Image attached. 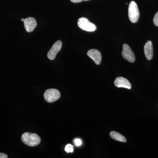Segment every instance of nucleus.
<instances>
[{"instance_id":"nucleus-5","label":"nucleus","mask_w":158,"mask_h":158,"mask_svg":"<svg viewBox=\"0 0 158 158\" xmlns=\"http://www.w3.org/2000/svg\"><path fill=\"white\" fill-rule=\"evenodd\" d=\"M122 56L126 60L130 62H134L135 60V57L132 50L130 48L129 46L124 44L123 46V51Z\"/></svg>"},{"instance_id":"nucleus-14","label":"nucleus","mask_w":158,"mask_h":158,"mask_svg":"<svg viewBox=\"0 0 158 158\" xmlns=\"http://www.w3.org/2000/svg\"><path fill=\"white\" fill-rule=\"evenodd\" d=\"M153 23L155 25L158 27V11L155 15L153 18Z\"/></svg>"},{"instance_id":"nucleus-2","label":"nucleus","mask_w":158,"mask_h":158,"mask_svg":"<svg viewBox=\"0 0 158 158\" xmlns=\"http://www.w3.org/2000/svg\"><path fill=\"white\" fill-rule=\"evenodd\" d=\"M140 16V12L138 6L135 2L131 1L128 8V16L130 20L133 23L138 22Z\"/></svg>"},{"instance_id":"nucleus-17","label":"nucleus","mask_w":158,"mask_h":158,"mask_svg":"<svg viewBox=\"0 0 158 158\" xmlns=\"http://www.w3.org/2000/svg\"><path fill=\"white\" fill-rule=\"evenodd\" d=\"M24 19H22L21 21H22L24 22Z\"/></svg>"},{"instance_id":"nucleus-15","label":"nucleus","mask_w":158,"mask_h":158,"mask_svg":"<svg viewBox=\"0 0 158 158\" xmlns=\"http://www.w3.org/2000/svg\"><path fill=\"white\" fill-rule=\"evenodd\" d=\"M8 155L4 153L0 152V158H8Z\"/></svg>"},{"instance_id":"nucleus-11","label":"nucleus","mask_w":158,"mask_h":158,"mask_svg":"<svg viewBox=\"0 0 158 158\" xmlns=\"http://www.w3.org/2000/svg\"><path fill=\"white\" fill-rule=\"evenodd\" d=\"M110 136L112 139L116 141L124 142V143L127 142V139H126L125 137L117 132L114 131L110 132Z\"/></svg>"},{"instance_id":"nucleus-6","label":"nucleus","mask_w":158,"mask_h":158,"mask_svg":"<svg viewBox=\"0 0 158 158\" xmlns=\"http://www.w3.org/2000/svg\"><path fill=\"white\" fill-rule=\"evenodd\" d=\"M62 47V42L61 40H59L54 43L48 53V58L51 60H53L56 58L57 54L61 50Z\"/></svg>"},{"instance_id":"nucleus-13","label":"nucleus","mask_w":158,"mask_h":158,"mask_svg":"<svg viewBox=\"0 0 158 158\" xmlns=\"http://www.w3.org/2000/svg\"><path fill=\"white\" fill-rule=\"evenodd\" d=\"M74 143L76 146H81L82 144V142L81 139L79 138H76L74 140Z\"/></svg>"},{"instance_id":"nucleus-12","label":"nucleus","mask_w":158,"mask_h":158,"mask_svg":"<svg viewBox=\"0 0 158 158\" xmlns=\"http://www.w3.org/2000/svg\"><path fill=\"white\" fill-rule=\"evenodd\" d=\"M65 151L67 153H72L74 151V146L72 144H68L65 146Z\"/></svg>"},{"instance_id":"nucleus-1","label":"nucleus","mask_w":158,"mask_h":158,"mask_svg":"<svg viewBox=\"0 0 158 158\" xmlns=\"http://www.w3.org/2000/svg\"><path fill=\"white\" fill-rule=\"evenodd\" d=\"M21 140L24 144L30 147L37 146L41 141V138L37 134L29 132L23 134Z\"/></svg>"},{"instance_id":"nucleus-9","label":"nucleus","mask_w":158,"mask_h":158,"mask_svg":"<svg viewBox=\"0 0 158 158\" xmlns=\"http://www.w3.org/2000/svg\"><path fill=\"white\" fill-rule=\"evenodd\" d=\"M114 84L118 88H123L131 89V85L128 80L123 77H118L115 79Z\"/></svg>"},{"instance_id":"nucleus-10","label":"nucleus","mask_w":158,"mask_h":158,"mask_svg":"<svg viewBox=\"0 0 158 158\" xmlns=\"http://www.w3.org/2000/svg\"><path fill=\"white\" fill-rule=\"evenodd\" d=\"M144 52L145 57L148 60H151L152 59L153 56V48L152 42L148 41L144 47Z\"/></svg>"},{"instance_id":"nucleus-16","label":"nucleus","mask_w":158,"mask_h":158,"mask_svg":"<svg viewBox=\"0 0 158 158\" xmlns=\"http://www.w3.org/2000/svg\"><path fill=\"white\" fill-rule=\"evenodd\" d=\"M70 1L72 2L77 3L81 2L82 1H89V0H70Z\"/></svg>"},{"instance_id":"nucleus-4","label":"nucleus","mask_w":158,"mask_h":158,"mask_svg":"<svg viewBox=\"0 0 158 158\" xmlns=\"http://www.w3.org/2000/svg\"><path fill=\"white\" fill-rule=\"evenodd\" d=\"M61 94L59 90L56 89H49L47 90L44 94V99L49 103L56 101L60 98Z\"/></svg>"},{"instance_id":"nucleus-3","label":"nucleus","mask_w":158,"mask_h":158,"mask_svg":"<svg viewBox=\"0 0 158 158\" xmlns=\"http://www.w3.org/2000/svg\"><path fill=\"white\" fill-rule=\"evenodd\" d=\"M77 24L80 28L87 32H94L97 29L95 24L85 17L80 18L78 20Z\"/></svg>"},{"instance_id":"nucleus-8","label":"nucleus","mask_w":158,"mask_h":158,"mask_svg":"<svg viewBox=\"0 0 158 158\" xmlns=\"http://www.w3.org/2000/svg\"><path fill=\"white\" fill-rule=\"evenodd\" d=\"M23 22L26 31L29 33L34 31L37 26L36 19L33 17L27 18L25 19Z\"/></svg>"},{"instance_id":"nucleus-7","label":"nucleus","mask_w":158,"mask_h":158,"mask_svg":"<svg viewBox=\"0 0 158 158\" xmlns=\"http://www.w3.org/2000/svg\"><path fill=\"white\" fill-rule=\"evenodd\" d=\"M87 55L90 59L93 60L96 65L100 64L101 62L102 56L101 53L98 50L92 49L88 51Z\"/></svg>"}]
</instances>
